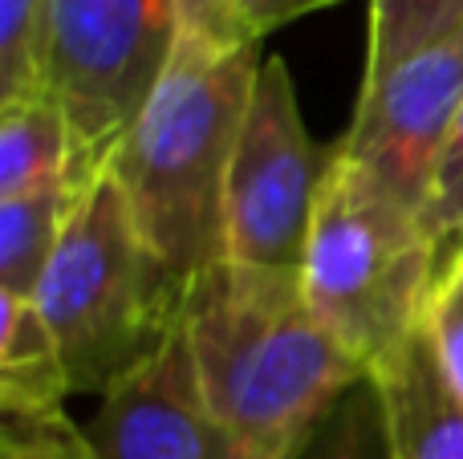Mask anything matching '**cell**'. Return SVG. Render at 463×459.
I'll return each instance as SVG.
<instances>
[{
    "mask_svg": "<svg viewBox=\"0 0 463 459\" xmlns=\"http://www.w3.org/2000/svg\"><path fill=\"white\" fill-rule=\"evenodd\" d=\"M179 325L212 411L252 459H301L366 382L313 314L301 268L216 260L187 285Z\"/></svg>",
    "mask_w": 463,
    "mask_h": 459,
    "instance_id": "obj_1",
    "label": "cell"
},
{
    "mask_svg": "<svg viewBox=\"0 0 463 459\" xmlns=\"http://www.w3.org/2000/svg\"><path fill=\"white\" fill-rule=\"evenodd\" d=\"M256 70V41L220 45L179 29L163 78L106 159L179 305L187 285L224 260L228 163Z\"/></svg>",
    "mask_w": 463,
    "mask_h": 459,
    "instance_id": "obj_2",
    "label": "cell"
},
{
    "mask_svg": "<svg viewBox=\"0 0 463 459\" xmlns=\"http://www.w3.org/2000/svg\"><path fill=\"white\" fill-rule=\"evenodd\" d=\"M439 252L419 211L399 203L358 159L329 146L301 285L337 346L366 370L423 330Z\"/></svg>",
    "mask_w": 463,
    "mask_h": 459,
    "instance_id": "obj_3",
    "label": "cell"
},
{
    "mask_svg": "<svg viewBox=\"0 0 463 459\" xmlns=\"http://www.w3.org/2000/svg\"><path fill=\"white\" fill-rule=\"evenodd\" d=\"M33 305L61 350L73 395H102L179 322L175 293L106 167L73 200Z\"/></svg>",
    "mask_w": 463,
    "mask_h": 459,
    "instance_id": "obj_4",
    "label": "cell"
},
{
    "mask_svg": "<svg viewBox=\"0 0 463 459\" xmlns=\"http://www.w3.org/2000/svg\"><path fill=\"white\" fill-rule=\"evenodd\" d=\"M179 41L175 0H45L41 89L57 98L90 171H102Z\"/></svg>",
    "mask_w": 463,
    "mask_h": 459,
    "instance_id": "obj_5",
    "label": "cell"
},
{
    "mask_svg": "<svg viewBox=\"0 0 463 459\" xmlns=\"http://www.w3.org/2000/svg\"><path fill=\"white\" fill-rule=\"evenodd\" d=\"M329 151L309 138L285 57H260L224 187V260L301 268Z\"/></svg>",
    "mask_w": 463,
    "mask_h": 459,
    "instance_id": "obj_6",
    "label": "cell"
},
{
    "mask_svg": "<svg viewBox=\"0 0 463 459\" xmlns=\"http://www.w3.org/2000/svg\"><path fill=\"white\" fill-rule=\"evenodd\" d=\"M463 110V29L358 86L342 151L423 220L435 171Z\"/></svg>",
    "mask_w": 463,
    "mask_h": 459,
    "instance_id": "obj_7",
    "label": "cell"
},
{
    "mask_svg": "<svg viewBox=\"0 0 463 459\" xmlns=\"http://www.w3.org/2000/svg\"><path fill=\"white\" fill-rule=\"evenodd\" d=\"M86 439L94 459H252L212 411L179 322L102 390Z\"/></svg>",
    "mask_w": 463,
    "mask_h": 459,
    "instance_id": "obj_8",
    "label": "cell"
},
{
    "mask_svg": "<svg viewBox=\"0 0 463 459\" xmlns=\"http://www.w3.org/2000/svg\"><path fill=\"white\" fill-rule=\"evenodd\" d=\"M391 459H463V398L419 330L370 370Z\"/></svg>",
    "mask_w": 463,
    "mask_h": 459,
    "instance_id": "obj_9",
    "label": "cell"
},
{
    "mask_svg": "<svg viewBox=\"0 0 463 459\" xmlns=\"http://www.w3.org/2000/svg\"><path fill=\"white\" fill-rule=\"evenodd\" d=\"M78 155V138L49 89L0 102V200L37 192L61 179H94Z\"/></svg>",
    "mask_w": 463,
    "mask_h": 459,
    "instance_id": "obj_10",
    "label": "cell"
},
{
    "mask_svg": "<svg viewBox=\"0 0 463 459\" xmlns=\"http://www.w3.org/2000/svg\"><path fill=\"white\" fill-rule=\"evenodd\" d=\"M73 395L45 317L29 297L0 293V411H61Z\"/></svg>",
    "mask_w": 463,
    "mask_h": 459,
    "instance_id": "obj_11",
    "label": "cell"
},
{
    "mask_svg": "<svg viewBox=\"0 0 463 459\" xmlns=\"http://www.w3.org/2000/svg\"><path fill=\"white\" fill-rule=\"evenodd\" d=\"M86 183L90 179H61L0 200V293L33 301L41 273L61 240L65 216Z\"/></svg>",
    "mask_w": 463,
    "mask_h": 459,
    "instance_id": "obj_12",
    "label": "cell"
},
{
    "mask_svg": "<svg viewBox=\"0 0 463 459\" xmlns=\"http://www.w3.org/2000/svg\"><path fill=\"white\" fill-rule=\"evenodd\" d=\"M463 29V0H370L362 86Z\"/></svg>",
    "mask_w": 463,
    "mask_h": 459,
    "instance_id": "obj_13",
    "label": "cell"
},
{
    "mask_svg": "<svg viewBox=\"0 0 463 459\" xmlns=\"http://www.w3.org/2000/svg\"><path fill=\"white\" fill-rule=\"evenodd\" d=\"M301 459H391L383 411H378V395L370 387V379L337 403V411L313 436V444L301 452Z\"/></svg>",
    "mask_w": 463,
    "mask_h": 459,
    "instance_id": "obj_14",
    "label": "cell"
},
{
    "mask_svg": "<svg viewBox=\"0 0 463 459\" xmlns=\"http://www.w3.org/2000/svg\"><path fill=\"white\" fill-rule=\"evenodd\" d=\"M423 333L431 342V354L439 362L443 379L463 398V240L439 265V276H435L431 297H427Z\"/></svg>",
    "mask_w": 463,
    "mask_h": 459,
    "instance_id": "obj_15",
    "label": "cell"
},
{
    "mask_svg": "<svg viewBox=\"0 0 463 459\" xmlns=\"http://www.w3.org/2000/svg\"><path fill=\"white\" fill-rule=\"evenodd\" d=\"M0 459H94L86 427L61 411H0Z\"/></svg>",
    "mask_w": 463,
    "mask_h": 459,
    "instance_id": "obj_16",
    "label": "cell"
},
{
    "mask_svg": "<svg viewBox=\"0 0 463 459\" xmlns=\"http://www.w3.org/2000/svg\"><path fill=\"white\" fill-rule=\"evenodd\" d=\"M45 0H0V102L41 89Z\"/></svg>",
    "mask_w": 463,
    "mask_h": 459,
    "instance_id": "obj_17",
    "label": "cell"
},
{
    "mask_svg": "<svg viewBox=\"0 0 463 459\" xmlns=\"http://www.w3.org/2000/svg\"><path fill=\"white\" fill-rule=\"evenodd\" d=\"M423 232L431 236L435 252H439V265L463 240V110L448 138V151L439 159V171H435L431 195L423 203Z\"/></svg>",
    "mask_w": 463,
    "mask_h": 459,
    "instance_id": "obj_18",
    "label": "cell"
},
{
    "mask_svg": "<svg viewBox=\"0 0 463 459\" xmlns=\"http://www.w3.org/2000/svg\"><path fill=\"white\" fill-rule=\"evenodd\" d=\"M334 5L337 0H236V21H240V29H244V37L260 45L280 24H293V21H301V16L334 8Z\"/></svg>",
    "mask_w": 463,
    "mask_h": 459,
    "instance_id": "obj_19",
    "label": "cell"
},
{
    "mask_svg": "<svg viewBox=\"0 0 463 459\" xmlns=\"http://www.w3.org/2000/svg\"><path fill=\"white\" fill-rule=\"evenodd\" d=\"M175 8H179V29L184 33L220 41V45L248 41L236 21V0H175Z\"/></svg>",
    "mask_w": 463,
    "mask_h": 459,
    "instance_id": "obj_20",
    "label": "cell"
}]
</instances>
